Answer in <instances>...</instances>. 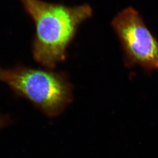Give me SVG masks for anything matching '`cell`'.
Returning <instances> with one entry per match:
<instances>
[{"instance_id":"7a4b0ae2","label":"cell","mask_w":158,"mask_h":158,"mask_svg":"<svg viewBox=\"0 0 158 158\" xmlns=\"http://www.w3.org/2000/svg\"><path fill=\"white\" fill-rule=\"evenodd\" d=\"M3 82L49 117L61 114L73 100V85L63 72L17 65L6 69Z\"/></svg>"},{"instance_id":"3957f363","label":"cell","mask_w":158,"mask_h":158,"mask_svg":"<svg viewBox=\"0 0 158 158\" xmlns=\"http://www.w3.org/2000/svg\"><path fill=\"white\" fill-rule=\"evenodd\" d=\"M111 25L120 42L127 68L138 66L148 73L158 70V39L138 12L132 7L125 8L114 18Z\"/></svg>"},{"instance_id":"6da1fadb","label":"cell","mask_w":158,"mask_h":158,"mask_svg":"<svg viewBox=\"0 0 158 158\" xmlns=\"http://www.w3.org/2000/svg\"><path fill=\"white\" fill-rule=\"evenodd\" d=\"M19 1L34 23V59L45 69L54 70L66 59L68 47L80 26L92 17L91 7L87 4L70 6L42 0Z\"/></svg>"},{"instance_id":"277c9868","label":"cell","mask_w":158,"mask_h":158,"mask_svg":"<svg viewBox=\"0 0 158 158\" xmlns=\"http://www.w3.org/2000/svg\"><path fill=\"white\" fill-rule=\"evenodd\" d=\"M11 123V120L10 118L5 115L0 114V130L4 128L10 124Z\"/></svg>"},{"instance_id":"5b68a950","label":"cell","mask_w":158,"mask_h":158,"mask_svg":"<svg viewBox=\"0 0 158 158\" xmlns=\"http://www.w3.org/2000/svg\"><path fill=\"white\" fill-rule=\"evenodd\" d=\"M6 73V69H4L0 67V81H2L4 79V76Z\"/></svg>"}]
</instances>
